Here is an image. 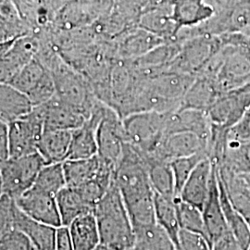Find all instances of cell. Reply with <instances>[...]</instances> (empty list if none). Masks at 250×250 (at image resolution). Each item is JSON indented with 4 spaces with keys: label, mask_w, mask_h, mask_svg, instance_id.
<instances>
[{
    "label": "cell",
    "mask_w": 250,
    "mask_h": 250,
    "mask_svg": "<svg viewBox=\"0 0 250 250\" xmlns=\"http://www.w3.org/2000/svg\"><path fill=\"white\" fill-rule=\"evenodd\" d=\"M217 166H222L237 174L250 173V139L229 136L224 144Z\"/></svg>",
    "instance_id": "cell-25"
},
{
    "label": "cell",
    "mask_w": 250,
    "mask_h": 250,
    "mask_svg": "<svg viewBox=\"0 0 250 250\" xmlns=\"http://www.w3.org/2000/svg\"><path fill=\"white\" fill-rule=\"evenodd\" d=\"M222 47L219 36L202 34L190 37L181 43V49L169 70L197 76Z\"/></svg>",
    "instance_id": "cell-7"
},
{
    "label": "cell",
    "mask_w": 250,
    "mask_h": 250,
    "mask_svg": "<svg viewBox=\"0 0 250 250\" xmlns=\"http://www.w3.org/2000/svg\"><path fill=\"white\" fill-rule=\"evenodd\" d=\"M208 157L207 153H198L193 156L178 158L170 161V167L174 177L175 194L178 197L189 176L198 163Z\"/></svg>",
    "instance_id": "cell-39"
},
{
    "label": "cell",
    "mask_w": 250,
    "mask_h": 250,
    "mask_svg": "<svg viewBox=\"0 0 250 250\" xmlns=\"http://www.w3.org/2000/svg\"><path fill=\"white\" fill-rule=\"evenodd\" d=\"M220 95L221 92L213 81L203 76H197L184 96L181 107L208 112Z\"/></svg>",
    "instance_id": "cell-29"
},
{
    "label": "cell",
    "mask_w": 250,
    "mask_h": 250,
    "mask_svg": "<svg viewBox=\"0 0 250 250\" xmlns=\"http://www.w3.org/2000/svg\"><path fill=\"white\" fill-rule=\"evenodd\" d=\"M228 135L235 138L250 139V107L240 122L228 131Z\"/></svg>",
    "instance_id": "cell-42"
},
{
    "label": "cell",
    "mask_w": 250,
    "mask_h": 250,
    "mask_svg": "<svg viewBox=\"0 0 250 250\" xmlns=\"http://www.w3.org/2000/svg\"><path fill=\"white\" fill-rule=\"evenodd\" d=\"M218 170V169H217ZM220 194L224 209V217L228 225V229L232 233L235 241L238 243L242 250H248L250 246V225L244 215L241 214L230 201L224 185L219 177Z\"/></svg>",
    "instance_id": "cell-30"
},
{
    "label": "cell",
    "mask_w": 250,
    "mask_h": 250,
    "mask_svg": "<svg viewBox=\"0 0 250 250\" xmlns=\"http://www.w3.org/2000/svg\"><path fill=\"white\" fill-rule=\"evenodd\" d=\"M45 161L36 152L0 162L1 195L16 199L32 188Z\"/></svg>",
    "instance_id": "cell-6"
},
{
    "label": "cell",
    "mask_w": 250,
    "mask_h": 250,
    "mask_svg": "<svg viewBox=\"0 0 250 250\" xmlns=\"http://www.w3.org/2000/svg\"><path fill=\"white\" fill-rule=\"evenodd\" d=\"M176 205L181 230L201 234L208 239L202 210L196 206L182 200L180 197H176Z\"/></svg>",
    "instance_id": "cell-38"
},
{
    "label": "cell",
    "mask_w": 250,
    "mask_h": 250,
    "mask_svg": "<svg viewBox=\"0 0 250 250\" xmlns=\"http://www.w3.org/2000/svg\"><path fill=\"white\" fill-rule=\"evenodd\" d=\"M29 35L33 32L21 18L14 0H0V43Z\"/></svg>",
    "instance_id": "cell-28"
},
{
    "label": "cell",
    "mask_w": 250,
    "mask_h": 250,
    "mask_svg": "<svg viewBox=\"0 0 250 250\" xmlns=\"http://www.w3.org/2000/svg\"><path fill=\"white\" fill-rule=\"evenodd\" d=\"M214 14V8L207 0L172 1V17L179 30L201 25Z\"/></svg>",
    "instance_id": "cell-23"
},
{
    "label": "cell",
    "mask_w": 250,
    "mask_h": 250,
    "mask_svg": "<svg viewBox=\"0 0 250 250\" xmlns=\"http://www.w3.org/2000/svg\"><path fill=\"white\" fill-rule=\"evenodd\" d=\"M202 213L205 222L208 239L212 247L214 243L223 238L228 232H230L224 217L222 205L216 163L210 181L208 196L206 200L205 205L203 207Z\"/></svg>",
    "instance_id": "cell-18"
},
{
    "label": "cell",
    "mask_w": 250,
    "mask_h": 250,
    "mask_svg": "<svg viewBox=\"0 0 250 250\" xmlns=\"http://www.w3.org/2000/svg\"><path fill=\"white\" fill-rule=\"evenodd\" d=\"M74 250H96L100 246V233L94 213L83 215L68 225Z\"/></svg>",
    "instance_id": "cell-31"
},
{
    "label": "cell",
    "mask_w": 250,
    "mask_h": 250,
    "mask_svg": "<svg viewBox=\"0 0 250 250\" xmlns=\"http://www.w3.org/2000/svg\"><path fill=\"white\" fill-rule=\"evenodd\" d=\"M215 163L208 157L198 163L182 189L179 197L201 210L208 196Z\"/></svg>",
    "instance_id": "cell-20"
},
{
    "label": "cell",
    "mask_w": 250,
    "mask_h": 250,
    "mask_svg": "<svg viewBox=\"0 0 250 250\" xmlns=\"http://www.w3.org/2000/svg\"><path fill=\"white\" fill-rule=\"evenodd\" d=\"M72 136V131L44 130L37 152L46 164L63 163L68 159Z\"/></svg>",
    "instance_id": "cell-24"
},
{
    "label": "cell",
    "mask_w": 250,
    "mask_h": 250,
    "mask_svg": "<svg viewBox=\"0 0 250 250\" xmlns=\"http://www.w3.org/2000/svg\"><path fill=\"white\" fill-rule=\"evenodd\" d=\"M9 158V128L7 124L0 122V162Z\"/></svg>",
    "instance_id": "cell-43"
},
{
    "label": "cell",
    "mask_w": 250,
    "mask_h": 250,
    "mask_svg": "<svg viewBox=\"0 0 250 250\" xmlns=\"http://www.w3.org/2000/svg\"><path fill=\"white\" fill-rule=\"evenodd\" d=\"M41 46L42 40L38 35L33 34L17 39L0 57V83H9L22 68L36 59Z\"/></svg>",
    "instance_id": "cell-12"
},
{
    "label": "cell",
    "mask_w": 250,
    "mask_h": 250,
    "mask_svg": "<svg viewBox=\"0 0 250 250\" xmlns=\"http://www.w3.org/2000/svg\"><path fill=\"white\" fill-rule=\"evenodd\" d=\"M56 199L63 225H70L77 218L93 213L95 209L78 188L65 187Z\"/></svg>",
    "instance_id": "cell-27"
},
{
    "label": "cell",
    "mask_w": 250,
    "mask_h": 250,
    "mask_svg": "<svg viewBox=\"0 0 250 250\" xmlns=\"http://www.w3.org/2000/svg\"><path fill=\"white\" fill-rule=\"evenodd\" d=\"M250 107V83L222 93L208 110L211 125L230 130Z\"/></svg>",
    "instance_id": "cell-10"
},
{
    "label": "cell",
    "mask_w": 250,
    "mask_h": 250,
    "mask_svg": "<svg viewBox=\"0 0 250 250\" xmlns=\"http://www.w3.org/2000/svg\"><path fill=\"white\" fill-rule=\"evenodd\" d=\"M114 40L117 59L127 62L138 59L156 46L167 42L160 36H155L139 26L131 27L125 30Z\"/></svg>",
    "instance_id": "cell-15"
},
{
    "label": "cell",
    "mask_w": 250,
    "mask_h": 250,
    "mask_svg": "<svg viewBox=\"0 0 250 250\" xmlns=\"http://www.w3.org/2000/svg\"><path fill=\"white\" fill-rule=\"evenodd\" d=\"M114 182L125 200L134 229L156 224L155 192L146 162L131 144H125L114 170Z\"/></svg>",
    "instance_id": "cell-1"
},
{
    "label": "cell",
    "mask_w": 250,
    "mask_h": 250,
    "mask_svg": "<svg viewBox=\"0 0 250 250\" xmlns=\"http://www.w3.org/2000/svg\"><path fill=\"white\" fill-rule=\"evenodd\" d=\"M155 219L156 223L169 233L177 247L181 227L176 197H167L155 193Z\"/></svg>",
    "instance_id": "cell-33"
},
{
    "label": "cell",
    "mask_w": 250,
    "mask_h": 250,
    "mask_svg": "<svg viewBox=\"0 0 250 250\" xmlns=\"http://www.w3.org/2000/svg\"><path fill=\"white\" fill-rule=\"evenodd\" d=\"M238 1L239 0H207V2L214 8L215 12L228 9Z\"/></svg>",
    "instance_id": "cell-44"
},
{
    "label": "cell",
    "mask_w": 250,
    "mask_h": 250,
    "mask_svg": "<svg viewBox=\"0 0 250 250\" xmlns=\"http://www.w3.org/2000/svg\"><path fill=\"white\" fill-rule=\"evenodd\" d=\"M218 174L232 206L245 216L250 224V188L240 174L217 166Z\"/></svg>",
    "instance_id": "cell-26"
},
{
    "label": "cell",
    "mask_w": 250,
    "mask_h": 250,
    "mask_svg": "<svg viewBox=\"0 0 250 250\" xmlns=\"http://www.w3.org/2000/svg\"><path fill=\"white\" fill-rule=\"evenodd\" d=\"M0 250H37L24 232L11 229L0 232Z\"/></svg>",
    "instance_id": "cell-40"
},
{
    "label": "cell",
    "mask_w": 250,
    "mask_h": 250,
    "mask_svg": "<svg viewBox=\"0 0 250 250\" xmlns=\"http://www.w3.org/2000/svg\"><path fill=\"white\" fill-rule=\"evenodd\" d=\"M208 140L192 132H175L166 134L156 150L148 155L170 161L198 153H207ZM208 154V153H207Z\"/></svg>",
    "instance_id": "cell-13"
},
{
    "label": "cell",
    "mask_w": 250,
    "mask_h": 250,
    "mask_svg": "<svg viewBox=\"0 0 250 250\" xmlns=\"http://www.w3.org/2000/svg\"><path fill=\"white\" fill-rule=\"evenodd\" d=\"M137 25L166 41H174L179 28L172 17V1L148 3Z\"/></svg>",
    "instance_id": "cell-17"
},
{
    "label": "cell",
    "mask_w": 250,
    "mask_h": 250,
    "mask_svg": "<svg viewBox=\"0 0 250 250\" xmlns=\"http://www.w3.org/2000/svg\"><path fill=\"white\" fill-rule=\"evenodd\" d=\"M15 201L19 208L30 218L56 228L62 225L55 196L31 188Z\"/></svg>",
    "instance_id": "cell-14"
},
{
    "label": "cell",
    "mask_w": 250,
    "mask_h": 250,
    "mask_svg": "<svg viewBox=\"0 0 250 250\" xmlns=\"http://www.w3.org/2000/svg\"><path fill=\"white\" fill-rule=\"evenodd\" d=\"M44 115L45 130L74 131L84 125L88 117L79 108L55 96L39 105Z\"/></svg>",
    "instance_id": "cell-16"
},
{
    "label": "cell",
    "mask_w": 250,
    "mask_h": 250,
    "mask_svg": "<svg viewBox=\"0 0 250 250\" xmlns=\"http://www.w3.org/2000/svg\"><path fill=\"white\" fill-rule=\"evenodd\" d=\"M169 114L144 111L124 118L127 143L134 146L142 155L151 154L166 134Z\"/></svg>",
    "instance_id": "cell-5"
},
{
    "label": "cell",
    "mask_w": 250,
    "mask_h": 250,
    "mask_svg": "<svg viewBox=\"0 0 250 250\" xmlns=\"http://www.w3.org/2000/svg\"><path fill=\"white\" fill-rule=\"evenodd\" d=\"M146 250L145 249H143L142 247H140V246H138V245H135L134 247L133 248H131V249H129V250Z\"/></svg>",
    "instance_id": "cell-46"
},
{
    "label": "cell",
    "mask_w": 250,
    "mask_h": 250,
    "mask_svg": "<svg viewBox=\"0 0 250 250\" xmlns=\"http://www.w3.org/2000/svg\"><path fill=\"white\" fill-rule=\"evenodd\" d=\"M65 187L67 184L63 163H50L41 169L32 188L56 197Z\"/></svg>",
    "instance_id": "cell-37"
},
{
    "label": "cell",
    "mask_w": 250,
    "mask_h": 250,
    "mask_svg": "<svg viewBox=\"0 0 250 250\" xmlns=\"http://www.w3.org/2000/svg\"><path fill=\"white\" fill-rule=\"evenodd\" d=\"M145 79L148 88L158 98L165 101L182 103L196 76L168 69Z\"/></svg>",
    "instance_id": "cell-19"
},
{
    "label": "cell",
    "mask_w": 250,
    "mask_h": 250,
    "mask_svg": "<svg viewBox=\"0 0 250 250\" xmlns=\"http://www.w3.org/2000/svg\"><path fill=\"white\" fill-rule=\"evenodd\" d=\"M93 213L99 225L101 247L107 250H127L136 245L134 224L114 180Z\"/></svg>",
    "instance_id": "cell-2"
},
{
    "label": "cell",
    "mask_w": 250,
    "mask_h": 250,
    "mask_svg": "<svg viewBox=\"0 0 250 250\" xmlns=\"http://www.w3.org/2000/svg\"><path fill=\"white\" fill-rule=\"evenodd\" d=\"M11 229L24 232L37 250H55L57 228L30 218L19 208L15 199L1 195L0 232Z\"/></svg>",
    "instance_id": "cell-4"
},
{
    "label": "cell",
    "mask_w": 250,
    "mask_h": 250,
    "mask_svg": "<svg viewBox=\"0 0 250 250\" xmlns=\"http://www.w3.org/2000/svg\"><path fill=\"white\" fill-rule=\"evenodd\" d=\"M143 157L146 162L154 192L162 196L176 197L174 177L170 167V161L161 160L153 156Z\"/></svg>",
    "instance_id": "cell-32"
},
{
    "label": "cell",
    "mask_w": 250,
    "mask_h": 250,
    "mask_svg": "<svg viewBox=\"0 0 250 250\" xmlns=\"http://www.w3.org/2000/svg\"><path fill=\"white\" fill-rule=\"evenodd\" d=\"M55 250H74L72 234L68 225L57 228L55 238Z\"/></svg>",
    "instance_id": "cell-41"
},
{
    "label": "cell",
    "mask_w": 250,
    "mask_h": 250,
    "mask_svg": "<svg viewBox=\"0 0 250 250\" xmlns=\"http://www.w3.org/2000/svg\"><path fill=\"white\" fill-rule=\"evenodd\" d=\"M49 72L45 65L36 58L22 68L9 83L29 96L41 84Z\"/></svg>",
    "instance_id": "cell-36"
},
{
    "label": "cell",
    "mask_w": 250,
    "mask_h": 250,
    "mask_svg": "<svg viewBox=\"0 0 250 250\" xmlns=\"http://www.w3.org/2000/svg\"><path fill=\"white\" fill-rule=\"evenodd\" d=\"M134 230L136 245L146 250H178L169 233L157 223Z\"/></svg>",
    "instance_id": "cell-35"
},
{
    "label": "cell",
    "mask_w": 250,
    "mask_h": 250,
    "mask_svg": "<svg viewBox=\"0 0 250 250\" xmlns=\"http://www.w3.org/2000/svg\"><path fill=\"white\" fill-rule=\"evenodd\" d=\"M34 107L26 94L9 83H0V122L11 124L27 116Z\"/></svg>",
    "instance_id": "cell-22"
},
{
    "label": "cell",
    "mask_w": 250,
    "mask_h": 250,
    "mask_svg": "<svg viewBox=\"0 0 250 250\" xmlns=\"http://www.w3.org/2000/svg\"><path fill=\"white\" fill-rule=\"evenodd\" d=\"M240 175H242V177L245 179L246 183L249 185V187L250 188V173H249V174H240Z\"/></svg>",
    "instance_id": "cell-45"
},
{
    "label": "cell",
    "mask_w": 250,
    "mask_h": 250,
    "mask_svg": "<svg viewBox=\"0 0 250 250\" xmlns=\"http://www.w3.org/2000/svg\"><path fill=\"white\" fill-rule=\"evenodd\" d=\"M106 250V249H104V248H103V247H101V246H99V248H98V249H97V250Z\"/></svg>",
    "instance_id": "cell-47"
},
{
    "label": "cell",
    "mask_w": 250,
    "mask_h": 250,
    "mask_svg": "<svg viewBox=\"0 0 250 250\" xmlns=\"http://www.w3.org/2000/svg\"><path fill=\"white\" fill-rule=\"evenodd\" d=\"M197 76L213 81L221 94L245 85L250 83V50L223 45Z\"/></svg>",
    "instance_id": "cell-3"
},
{
    "label": "cell",
    "mask_w": 250,
    "mask_h": 250,
    "mask_svg": "<svg viewBox=\"0 0 250 250\" xmlns=\"http://www.w3.org/2000/svg\"><path fill=\"white\" fill-rule=\"evenodd\" d=\"M97 136L99 159L115 169L122 158L127 138L123 119L112 107H106Z\"/></svg>",
    "instance_id": "cell-9"
},
{
    "label": "cell",
    "mask_w": 250,
    "mask_h": 250,
    "mask_svg": "<svg viewBox=\"0 0 250 250\" xmlns=\"http://www.w3.org/2000/svg\"><path fill=\"white\" fill-rule=\"evenodd\" d=\"M210 128L211 123L206 111L181 107L168 115L166 134L175 132H192L205 138L208 142Z\"/></svg>",
    "instance_id": "cell-21"
},
{
    "label": "cell",
    "mask_w": 250,
    "mask_h": 250,
    "mask_svg": "<svg viewBox=\"0 0 250 250\" xmlns=\"http://www.w3.org/2000/svg\"><path fill=\"white\" fill-rule=\"evenodd\" d=\"M200 35L222 36L250 31V0H239L230 8L215 12L208 21L197 26Z\"/></svg>",
    "instance_id": "cell-11"
},
{
    "label": "cell",
    "mask_w": 250,
    "mask_h": 250,
    "mask_svg": "<svg viewBox=\"0 0 250 250\" xmlns=\"http://www.w3.org/2000/svg\"><path fill=\"white\" fill-rule=\"evenodd\" d=\"M100 168V159L95 156L84 160H67L63 169L67 187L78 188L95 178Z\"/></svg>",
    "instance_id": "cell-34"
},
{
    "label": "cell",
    "mask_w": 250,
    "mask_h": 250,
    "mask_svg": "<svg viewBox=\"0 0 250 250\" xmlns=\"http://www.w3.org/2000/svg\"><path fill=\"white\" fill-rule=\"evenodd\" d=\"M8 128L10 158L36 153L45 130L42 108L36 106L27 116L9 124Z\"/></svg>",
    "instance_id": "cell-8"
}]
</instances>
